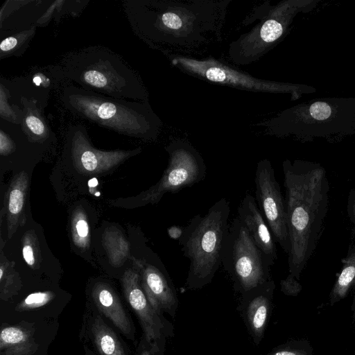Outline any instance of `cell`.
Listing matches in <instances>:
<instances>
[{
	"instance_id": "obj_1",
	"label": "cell",
	"mask_w": 355,
	"mask_h": 355,
	"mask_svg": "<svg viewBox=\"0 0 355 355\" xmlns=\"http://www.w3.org/2000/svg\"><path fill=\"white\" fill-rule=\"evenodd\" d=\"M232 0H125L134 32L150 49L194 57L221 42Z\"/></svg>"
},
{
	"instance_id": "obj_2",
	"label": "cell",
	"mask_w": 355,
	"mask_h": 355,
	"mask_svg": "<svg viewBox=\"0 0 355 355\" xmlns=\"http://www.w3.org/2000/svg\"><path fill=\"white\" fill-rule=\"evenodd\" d=\"M282 166L290 240L288 271L300 280L322 232L329 184L324 168L318 164L286 159Z\"/></svg>"
},
{
	"instance_id": "obj_3",
	"label": "cell",
	"mask_w": 355,
	"mask_h": 355,
	"mask_svg": "<svg viewBox=\"0 0 355 355\" xmlns=\"http://www.w3.org/2000/svg\"><path fill=\"white\" fill-rule=\"evenodd\" d=\"M64 81L110 97L148 101L140 75L116 53L91 46L67 53L56 65Z\"/></svg>"
},
{
	"instance_id": "obj_4",
	"label": "cell",
	"mask_w": 355,
	"mask_h": 355,
	"mask_svg": "<svg viewBox=\"0 0 355 355\" xmlns=\"http://www.w3.org/2000/svg\"><path fill=\"white\" fill-rule=\"evenodd\" d=\"M62 83L60 101L73 116L128 137L146 141L157 139L163 123L149 101L110 97L67 81Z\"/></svg>"
},
{
	"instance_id": "obj_5",
	"label": "cell",
	"mask_w": 355,
	"mask_h": 355,
	"mask_svg": "<svg viewBox=\"0 0 355 355\" xmlns=\"http://www.w3.org/2000/svg\"><path fill=\"white\" fill-rule=\"evenodd\" d=\"M230 209L229 201L222 198L206 214L196 215L184 228L178 243L189 260L187 289H200L209 284L222 265Z\"/></svg>"
},
{
	"instance_id": "obj_6",
	"label": "cell",
	"mask_w": 355,
	"mask_h": 355,
	"mask_svg": "<svg viewBox=\"0 0 355 355\" xmlns=\"http://www.w3.org/2000/svg\"><path fill=\"white\" fill-rule=\"evenodd\" d=\"M266 133L300 139L355 133V99L330 98L303 103L257 123Z\"/></svg>"
},
{
	"instance_id": "obj_7",
	"label": "cell",
	"mask_w": 355,
	"mask_h": 355,
	"mask_svg": "<svg viewBox=\"0 0 355 355\" xmlns=\"http://www.w3.org/2000/svg\"><path fill=\"white\" fill-rule=\"evenodd\" d=\"M317 3L311 0H285L271 5L270 1H266L256 6L242 24L248 26L257 19L260 22L230 44L229 59L239 65L260 60L285 37L296 15L309 11Z\"/></svg>"
},
{
	"instance_id": "obj_8",
	"label": "cell",
	"mask_w": 355,
	"mask_h": 355,
	"mask_svg": "<svg viewBox=\"0 0 355 355\" xmlns=\"http://www.w3.org/2000/svg\"><path fill=\"white\" fill-rule=\"evenodd\" d=\"M171 64L189 76L212 84L259 93L290 94L297 100L315 89L302 84L267 80L254 77L213 57H195L168 55Z\"/></svg>"
},
{
	"instance_id": "obj_9",
	"label": "cell",
	"mask_w": 355,
	"mask_h": 355,
	"mask_svg": "<svg viewBox=\"0 0 355 355\" xmlns=\"http://www.w3.org/2000/svg\"><path fill=\"white\" fill-rule=\"evenodd\" d=\"M222 265L241 294L272 279L270 264L238 216L229 227Z\"/></svg>"
},
{
	"instance_id": "obj_10",
	"label": "cell",
	"mask_w": 355,
	"mask_h": 355,
	"mask_svg": "<svg viewBox=\"0 0 355 355\" xmlns=\"http://www.w3.org/2000/svg\"><path fill=\"white\" fill-rule=\"evenodd\" d=\"M165 150L168 166L159 180L148 190L131 198L129 207H137L159 202L166 193H175L204 180L206 166L200 153L187 140H172Z\"/></svg>"
},
{
	"instance_id": "obj_11",
	"label": "cell",
	"mask_w": 355,
	"mask_h": 355,
	"mask_svg": "<svg viewBox=\"0 0 355 355\" xmlns=\"http://www.w3.org/2000/svg\"><path fill=\"white\" fill-rule=\"evenodd\" d=\"M66 149L74 168L84 175L107 172L128 158L141 153L133 150H103L91 142L86 127L80 123L69 124L65 128Z\"/></svg>"
},
{
	"instance_id": "obj_12",
	"label": "cell",
	"mask_w": 355,
	"mask_h": 355,
	"mask_svg": "<svg viewBox=\"0 0 355 355\" xmlns=\"http://www.w3.org/2000/svg\"><path fill=\"white\" fill-rule=\"evenodd\" d=\"M255 195L257 205L272 234L283 250L288 254L290 240L286 223V203L275 171L268 159H261L255 171Z\"/></svg>"
},
{
	"instance_id": "obj_13",
	"label": "cell",
	"mask_w": 355,
	"mask_h": 355,
	"mask_svg": "<svg viewBox=\"0 0 355 355\" xmlns=\"http://www.w3.org/2000/svg\"><path fill=\"white\" fill-rule=\"evenodd\" d=\"M121 282L125 297L139 320L145 340L155 344L173 337V326L151 306L141 286L138 270L134 266L125 270Z\"/></svg>"
},
{
	"instance_id": "obj_14",
	"label": "cell",
	"mask_w": 355,
	"mask_h": 355,
	"mask_svg": "<svg viewBox=\"0 0 355 355\" xmlns=\"http://www.w3.org/2000/svg\"><path fill=\"white\" fill-rule=\"evenodd\" d=\"M140 274L141 286L153 309L159 313L176 314L178 299L176 289L166 268L158 259L133 258Z\"/></svg>"
},
{
	"instance_id": "obj_15",
	"label": "cell",
	"mask_w": 355,
	"mask_h": 355,
	"mask_svg": "<svg viewBox=\"0 0 355 355\" xmlns=\"http://www.w3.org/2000/svg\"><path fill=\"white\" fill-rule=\"evenodd\" d=\"M58 1H6L0 10L1 34L45 26L59 17Z\"/></svg>"
},
{
	"instance_id": "obj_16",
	"label": "cell",
	"mask_w": 355,
	"mask_h": 355,
	"mask_svg": "<svg viewBox=\"0 0 355 355\" xmlns=\"http://www.w3.org/2000/svg\"><path fill=\"white\" fill-rule=\"evenodd\" d=\"M275 288L270 279L244 293L241 294L239 310L245 325L255 344L262 340L270 318Z\"/></svg>"
},
{
	"instance_id": "obj_17",
	"label": "cell",
	"mask_w": 355,
	"mask_h": 355,
	"mask_svg": "<svg viewBox=\"0 0 355 355\" xmlns=\"http://www.w3.org/2000/svg\"><path fill=\"white\" fill-rule=\"evenodd\" d=\"M238 217L248 230L254 243L270 266L277 259L275 240L257 205L254 197L245 193L239 208Z\"/></svg>"
},
{
	"instance_id": "obj_18",
	"label": "cell",
	"mask_w": 355,
	"mask_h": 355,
	"mask_svg": "<svg viewBox=\"0 0 355 355\" xmlns=\"http://www.w3.org/2000/svg\"><path fill=\"white\" fill-rule=\"evenodd\" d=\"M28 175L20 171L12 180L5 192L3 211L6 214L8 238L11 239L19 227L26 221V203L28 190Z\"/></svg>"
},
{
	"instance_id": "obj_19",
	"label": "cell",
	"mask_w": 355,
	"mask_h": 355,
	"mask_svg": "<svg viewBox=\"0 0 355 355\" xmlns=\"http://www.w3.org/2000/svg\"><path fill=\"white\" fill-rule=\"evenodd\" d=\"M92 295L99 311L123 334L132 339V324L114 290L107 284L99 282L94 286Z\"/></svg>"
},
{
	"instance_id": "obj_20",
	"label": "cell",
	"mask_w": 355,
	"mask_h": 355,
	"mask_svg": "<svg viewBox=\"0 0 355 355\" xmlns=\"http://www.w3.org/2000/svg\"><path fill=\"white\" fill-rule=\"evenodd\" d=\"M17 105L23 112L21 128L29 140L44 145L55 138L44 114V107L33 98L21 96Z\"/></svg>"
},
{
	"instance_id": "obj_21",
	"label": "cell",
	"mask_w": 355,
	"mask_h": 355,
	"mask_svg": "<svg viewBox=\"0 0 355 355\" xmlns=\"http://www.w3.org/2000/svg\"><path fill=\"white\" fill-rule=\"evenodd\" d=\"M37 349L33 334L19 325L3 327L0 333V355H32Z\"/></svg>"
},
{
	"instance_id": "obj_22",
	"label": "cell",
	"mask_w": 355,
	"mask_h": 355,
	"mask_svg": "<svg viewBox=\"0 0 355 355\" xmlns=\"http://www.w3.org/2000/svg\"><path fill=\"white\" fill-rule=\"evenodd\" d=\"M92 339L101 355H127L119 338L100 316L92 323Z\"/></svg>"
},
{
	"instance_id": "obj_23",
	"label": "cell",
	"mask_w": 355,
	"mask_h": 355,
	"mask_svg": "<svg viewBox=\"0 0 355 355\" xmlns=\"http://www.w3.org/2000/svg\"><path fill=\"white\" fill-rule=\"evenodd\" d=\"M355 286V248L343 260V267L329 294V304L334 305Z\"/></svg>"
},
{
	"instance_id": "obj_24",
	"label": "cell",
	"mask_w": 355,
	"mask_h": 355,
	"mask_svg": "<svg viewBox=\"0 0 355 355\" xmlns=\"http://www.w3.org/2000/svg\"><path fill=\"white\" fill-rule=\"evenodd\" d=\"M103 244L110 263L121 266L129 257V245L121 231L115 227L107 228L103 235Z\"/></svg>"
},
{
	"instance_id": "obj_25",
	"label": "cell",
	"mask_w": 355,
	"mask_h": 355,
	"mask_svg": "<svg viewBox=\"0 0 355 355\" xmlns=\"http://www.w3.org/2000/svg\"><path fill=\"white\" fill-rule=\"evenodd\" d=\"M3 242L1 241L0 256V295L8 300L21 288L22 283L19 273L15 269V262L8 260L3 254Z\"/></svg>"
},
{
	"instance_id": "obj_26",
	"label": "cell",
	"mask_w": 355,
	"mask_h": 355,
	"mask_svg": "<svg viewBox=\"0 0 355 355\" xmlns=\"http://www.w3.org/2000/svg\"><path fill=\"white\" fill-rule=\"evenodd\" d=\"M36 28H32L23 31L1 34L5 35L0 43V59H4L12 56H21L34 35Z\"/></svg>"
},
{
	"instance_id": "obj_27",
	"label": "cell",
	"mask_w": 355,
	"mask_h": 355,
	"mask_svg": "<svg viewBox=\"0 0 355 355\" xmlns=\"http://www.w3.org/2000/svg\"><path fill=\"white\" fill-rule=\"evenodd\" d=\"M71 230L73 243L76 248L86 250L90 245V232L87 217L82 208H76L72 214Z\"/></svg>"
},
{
	"instance_id": "obj_28",
	"label": "cell",
	"mask_w": 355,
	"mask_h": 355,
	"mask_svg": "<svg viewBox=\"0 0 355 355\" xmlns=\"http://www.w3.org/2000/svg\"><path fill=\"white\" fill-rule=\"evenodd\" d=\"M21 245L22 256L26 264L32 269L40 267L42 254L39 239L33 230H29L24 233Z\"/></svg>"
},
{
	"instance_id": "obj_29",
	"label": "cell",
	"mask_w": 355,
	"mask_h": 355,
	"mask_svg": "<svg viewBox=\"0 0 355 355\" xmlns=\"http://www.w3.org/2000/svg\"><path fill=\"white\" fill-rule=\"evenodd\" d=\"M266 355H313V350L309 342L300 340L282 345Z\"/></svg>"
},
{
	"instance_id": "obj_30",
	"label": "cell",
	"mask_w": 355,
	"mask_h": 355,
	"mask_svg": "<svg viewBox=\"0 0 355 355\" xmlns=\"http://www.w3.org/2000/svg\"><path fill=\"white\" fill-rule=\"evenodd\" d=\"M55 297L51 291H40L28 295L16 307L18 311H25L41 307L51 302Z\"/></svg>"
},
{
	"instance_id": "obj_31",
	"label": "cell",
	"mask_w": 355,
	"mask_h": 355,
	"mask_svg": "<svg viewBox=\"0 0 355 355\" xmlns=\"http://www.w3.org/2000/svg\"><path fill=\"white\" fill-rule=\"evenodd\" d=\"M281 291L289 296H297L302 291V286L294 276L288 274V276L280 282Z\"/></svg>"
},
{
	"instance_id": "obj_32",
	"label": "cell",
	"mask_w": 355,
	"mask_h": 355,
	"mask_svg": "<svg viewBox=\"0 0 355 355\" xmlns=\"http://www.w3.org/2000/svg\"><path fill=\"white\" fill-rule=\"evenodd\" d=\"M141 343L138 355H164L165 340H162L158 343L150 344L144 338Z\"/></svg>"
},
{
	"instance_id": "obj_33",
	"label": "cell",
	"mask_w": 355,
	"mask_h": 355,
	"mask_svg": "<svg viewBox=\"0 0 355 355\" xmlns=\"http://www.w3.org/2000/svg\"><path fill=\"white\" fill-rule=\"evenodd\" d=\"M184 228L177 225L169 227L167 230L168 236L173 239H178L181 237Z\"/></svg>"
},
{
	"instance_id": "obj_34",
	"label": "cell",
	"mask_w": 355,
	"mask_h": 355,
	"mask_svg": "<svg viewBox=\"0 0 355 355\" xmlns=\"http://www.w3.org/2000/svg\"><path fill=\"white\" fill-rule=\"evenodd\" d=\"M349 213L351 219L355 223V191L353 192L352 197L350 198V202H349Z\"/></svg>"
},
{
	"instance_id": "obj_35",
	"label": "cell",
	"mask_w": 355,
	"mask_h": 355,
	"mask_svg": "<svg viewBox=\"0 0 355 355\" xmlns=\"http://www.w3.org/2000/svg\"><path fill=\"white\" fill-rule=\"evenodd\" d=\"M352 313V319L353 322L355 324V295L353 298V302L351 307Z\"/></svg>"
}]
</instances>
